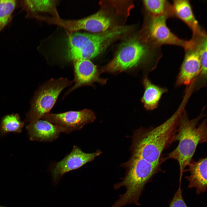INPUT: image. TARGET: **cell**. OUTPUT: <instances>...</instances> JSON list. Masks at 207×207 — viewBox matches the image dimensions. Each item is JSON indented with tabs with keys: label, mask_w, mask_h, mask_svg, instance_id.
<instances>
[{
	"label": "cell",
	"mask_w": 207,
	"mask_h": 207,
	"mask_svg": "<svg viewBox=\"0 0 207 207\" xmlns=\"http://www.w3.org/2000/svg\"><path fill=\"white\" fill-rule=\"evenodd\" d=\"M189 99L184 95L175 112L158 126L140 133L136 138L134 155L151 163L159 164L163 151L174 142L180 117Z\"/></svg>",
	"instance_id": "1"
},
{
	"label": "cell",
	"mask_w": 207,
	"mask_h": 207,
	"mask_svg": "<svg viewBox=\"0 0 207 207\" xmlns=\"http://www.w3.org/2000/svg\"><path fill=\"white\" fill-rule=\"evenodd\" d=\"M204 108L198 116L192 119H189L186 111H184L174 139V142L178 141V145L164 159H172L177 161L180 179H181L185 168L191 161L198 145L207 141L206 119L199 122L205 116L203 112Z\"/></svg>",
	"instance_id": "2"
},
{
	"label": "cell",
	"mask_w": 207,
	"mask_h": 207,
	"mask_svg": "<svg viewBox=\"0 0 207 207\" xmlns=\"http://www.w3.org/2000/svg\"><path fill=\"white\" fill-rule=\"evenodd\" d=\"M124 28H115L97 34L78 32L67 39L65 58L69 61L89 60L99 55L115 37L124 32Z\"/></svg>",
	"instance_id": "3"
},
{
	"label": "cell",
	"mask_w": 207,
	"mask_h": 207,
	"mask_svg": "<svg viewBox=\"0 0 207 207\" xmlns=\"http://www.w3.org/2000/svg\"><path fill=\"white\" fill-rule=\"evenodd\" d=\"M72 83V81L64 78H52L44 83L35 93L26 121L30 123L36 121L49 113L61 92Z\"/></svg>",
	"instance_id": "4"
},
{
	"label": "cell",
	"mask_w": 207,
	"mask_h": 207,
	"mask_svg": "<svg viewBox=\"0 0 207 207\" xmlns=\"http://www.w3.org/2000/svg\"><path fill=\"white\" fill-rule=\"evenodd\" d=\"M148 53L146 47L137 39H130L122 45L115 57L100 72L114 73L129 69L142 62Z\"/></svg>",
	"instance_id": "5"
},
{
	"label": "cell",
	"mask_w": 207,
	"mask_h": 207,
	"mask_svg": "<svg viewBox=\"0 0 207 207\" xmlns=\"http://www.w3.org/2000/svg\"><path fill=\"white\" fill-rule=\"evenodd\" d=\"M167 15L150 17L146 28L147 39L151 46L155 48L163 45H172L182 47L185 50L193 48L195 44L192 39H181L172 32L168 27Z\"/></svg>",
	"instance_id": "6"
},
{
	"label": "cell",
	"mask_w": 207,
	"mask_h": 207,
	"mask_svg": "<svg viewBox=\"0 0 207 207\" xmlns=\"http://www.w3.org/2000/svg\"><path fill=\"white\" fill-rule=\"evenodd\" d=\"M95 118L93 111L85 109L57 114L49 113L42 118L59 127L62 132L69 134L93 122Z\"/></svg>",
	"instance_id": "7"
},
{
	"label": "cell",
	"mask_w": 207,
	"mask_h": 207,
	"mask_svg": "<svg viewBox=\"0 0 207 207\" xmlns=\"http://www.w3.org/2000/svg\"><path fill=\"white\" fill-rule=\"evenodd\" d=\"M101 153L99 150L92 153H85L78 147L74 146L70 153L57 163L52 168L51 173L53 182L57 183L64 174L81 167Z\"/></svg>",
	"instance_id": "8"
},
{
	"label": "cell",
	"mask_w": 207,
	"mask_h": 207,
	"mask_svg": "<svg viewBox=\"0 0 207 207\" xmlns=\"http://www.w3.org/2000/svg\"><path fill=\"white\" fill-rule=\"evenodd\" d=\"M54 23L62 25L71 31L85 30L94 32L107 30L110 25V19L103 13L98 12L90 16L76 20H55Z\"/></svg>",
	"instance_id": "9"
},
{
	"label": "cell",
	"mask_w": 207,
	"mask_h": 207,
	"mask_svg": "<svg viewBox=\"0 0 207 207\" xmlns=\"http://www.w3.org/2000/svg\"><path fill=\"white\" fill-rule=\"evenodd\" d=\"M74 84L64 95L65 97L80 87L91 85L94 82L104 84L106 80L101 78L97 66L89 60H80L74 62Z\"/></svg>",
	"instance_id": "10"
},
{
	"label": "cell",
	"mask_w": 207,
	"mask_h": 207,
	"mask_svg": "<svg viewBox=\"0 0 207 207\" xmlns=\"http://www.w3.org/2000/svg\"><path fill=\"white\" fill-rule=\"evenodd\" d=\"M183 60L177 75L176 87L182 85L187 86L196 79L201 68L198 45L196 43L191 48L185 50Z\"/></svg>",
	"instance_id": "11"
},
{
	"label": "cell",
	"mask_w": 207,
	"mask_h": 207,
	"mask_svg": "<svg viewBox=\"0 0 207 207\" xmlns=\"http://www.w3.org/2000/svg\"><path fill=\"white\" fill-rule=\"evenodd\" d=\"M172 6L174 16L183 22L191 30L192 39L196 40L207 35L196 19L189 0H174Z\"/></svg>",
	"instance_id": "12"
},
{
	"label": "cell",
	"mask_w": 207,
	"mask_h": 207,
	"mask_svg": "<svg viewBox=\"0 0 207 207\" xmlns=\"http://www.w3.org/2000/svg\"><path fill=\"white\" fill-rule=\"evenodd\" d=\"M26 129L30 140L41 142L53 141L62 132L59 127L44 120L30 123Z\"/></svg>",
	"instance_id": "13"
},
{
	"label": "cell",
	"mask_w": 207,
	"mask_h": 207,
	"mask_svg": "<svg viewBox=\"0 0 207 207\" xmlns=\"http://www.w3.org/2000/svg\"><path fill=\"white\" fill-rule=\"evenodd\" d=\"M207 160L206 157L191 161L185 170L190 172L189 175L185 177L189 182L188 188H195L198 195L207 191Z\"/></svg>",
	"instance_id": "14"
},
{
	"label": "cell",
	"mask_w": 207,
	"mask_h": 207,
	"mask_svg": "<svg viewBox=\"0 0 207 207\" xmlns=\"http://www.w3.org/2000/svg\"><path fill=\"white\" fill-rule=\"evenodd\" d=\"M143 83L144 91L141 102L146 110H153L158 107L162 96L168 89L154 84L147 76L143 79Z\"/></svg>",
	"instance_id": "15"
},
{
	"label": "cell",
	"mask_w": 207,
	"mask_h": 207,
	"mask_svg": "<svg viewBox=\"0 0 207 207\" xmlns=\"http://www.w3.org/2000/svg\"><path fill=\"white\" fill-rule=\"evenodd\" d=\"M198 45L201 68L195 82V88L198 90L206 85L207 80V36L195 41Z\"/></svg>",
	"instance_id": "16"
},
{
	"label": "cell",
	"mask_w": 207,
	"mask_h": 207,
	"mask_svg": "<svg viewBox=\"0 0 207 207\" xmlns=\"http://www.w3.org/2000/svg\"><path fill=\"white\" fill-rule=\"evenodd\" d=\"M143 3L147 10L152 17L167 15L174 16L172 5L165 0H145Z\"/></svg>",
	"instance_id": "17"
},
{
	"label": "cell",
	"mask_w": 207,
	"mask_h": 207,
	"mask_svg": "<svg viewBox=\"0 0 207 207\" xmlns=\"http://www.w3.org/2000/svg\"><path fill=\"white\" fill-rule=\"evenodd\" d=\"M21 4L26 12V16L33 17L38 12L52 10L54 3L51 0H23Z\"/></svg>",
	"instance_id": "18"
},
{
	"label": "cell",
	"mask_w": 207,
	"mask_h": 207,
	"mask_svg": "<svg viewBox=\"0 0 207 207\" xmlns=\"http://www.w3.org/2000/svg\"><path fill=\"white\" fill-rule=\"evenodd\" d=\"M24 124L18 114L6 115L3 118L0 124V135L4 136L9 132L20 133Z\"/></svg>",
	"instance_id": "19"
},
{
	"label": "cell",
	"mask_w": 207,
	"mask_h": 207,
	"mask_svg": "<svg viewBox=\"0 0 207 207\" xmlns=\"http://www.w3.org/2000/svg\"><path fill=\"white\" fill-rule=\"evenodd\" d=\"M16 4L15 0H0V32L9 23Z\"/></svg>",
	"instance_id": "20"
},
{
	"label": "cell",
	"mask_w": 207,
	"mask_h": 207,
	"mask_svg": "<svg viewBox=\"0 0 207 207\" xmlns=\"http://www.w3.org/2000/svg\"><path fill=\"white\" fill-rule=\"evenodd\" d=\"M180 180L179 188L170 201L169 207H188L183 198Z\"/></svg>",
	"instance_id": "21"
},
{
	"label": "cell",
	"mask_w": 207,
	"mask_h": 207,
	"mask_svg": "<svg viewBox=\"0 0 207 207\" xmlns=\"http://www.w3.org/2000/svg\"><path fill=\"white\" fill-rule=\"evenodd\" d=\"M0 207H4V206H0Z\"/></svg>",
	"instance_id": "22"
}]
</instances>
